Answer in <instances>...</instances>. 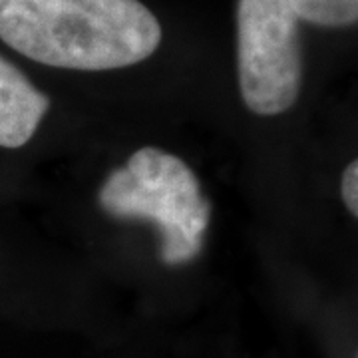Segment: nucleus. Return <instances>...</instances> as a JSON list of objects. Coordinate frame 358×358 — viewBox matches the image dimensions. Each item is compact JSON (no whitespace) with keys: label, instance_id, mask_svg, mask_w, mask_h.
I'll list each match as a JSON object with an SVG mask.
<instances>
[{"label":"nucleus","instance_id":"1","mask_svg":"<svg viewBox=\"0 0 358 358\" xmlns=\"http://www.w3.org/2000/svg\"><path fill=\"white\" fill-rule=\"evenodd\" d=\"M0 38L40 64L102 72L148 60L162 26L140 0H0Z\"/></svg>","mask_w":358,"mask_h":358},{"label":"nucleus","instance_id":"2","mask_svg":"<svg viewBox=\"0 0 358 358\" xmlns=\"http://www.w3.org/2000/svg\"><path fill=\"white\" fill-rule=\"evenodd\" d=\"M98 201L112 217L155 223L166 265L189 263L203 249L211 205L195 173L178 155L141 148L108 176Z\"/></svg>","mask_w":358,"mask_h":358},{"label":"nucleus","instance_id":"3","mask_svg":"<svg viewBox=\"0 0 358 358\" xmlns=\"http://www.w3.org/2000/svg\"><path fill=\"white\" fill-rule=\"evenodd\" d=\"M237 72L245 106L257 115L293 108L303 84L299 16L289 0H239Z\"/></svg>","mask_w":358,"mask_h":358},{"label":"nucleus","instance_id":"4","mask_svg":"<svg viewBox=\"0 0 358 358\" xmlns=\"http://www.w3.org/2000/svg\"><path fill=\"white\" fill-rule=\"evenodd\" d=\"M48 108L50 100L0 56V145L16 150L28 143Z\"/></svg>","mask_w":358,"mask_h":358},{"label":"nucleus","instance_id":"5","mask_svg":"<svg viewBox=\"0 0 358 358\" xmlns=\"http://www.w3.org/2000/svg\"><path fill=\"white\" fill-rule=\"evenodd\" d=\"M299 20L320 26H348L358 18V0H289Z\"/></svg>","mask_w":358,"mask_h":358},{"label":"nucleus","instance_id":"6","mask_svg":"<svg viewBox=\"0 0 358 358\" xmlns=\"http://www.w3.org/2000/svg\"><path fill=\"white\" fill-rule=\"evenodd\" d=\"M341 193L346 209L350 211L352 217L358 215V162H350L343 173V183H341Z\"/></svg>","mask_w":358,"mask_h":358}]
</instances>
